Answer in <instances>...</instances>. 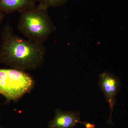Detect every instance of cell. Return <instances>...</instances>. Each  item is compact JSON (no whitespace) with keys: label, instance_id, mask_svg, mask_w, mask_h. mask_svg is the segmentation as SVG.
<instances>
[{"label":"cell","instance_id":"277c9868","mask_svg":"<svg viewBox=\"0 0 128 128\" xmlns=\"http://www.w3.org/2000/svg\"><path fill=\"white\" fill-rule=\"evenodd\" d=\"M98 86L104 94L106 102L110 108V116L107 123L114 125L112 121V114L116 102V97L121 87L120 79L117 76L108 71H104L99 74Z\"/></svg>","mask_w":128,"mask_h":128},{"label":"cell","instance_id":"5b68a950","mask_svg":"<svg viewBox=\"0 0 128 128\" xmlns=\"http://www.w3.org/2000/svg\"><path fill=\"white\" fill-rule=\"evenodd\" d=\"M79 111H66L57 108L52 119L48 122V128H73L78 124H82Z\"/></svg>","mask_w":128,"mask_h":128},{"label":"cell","instance_id":"8992f818","mask_svg":"<svg viewBox=\"0 0 128 128\" xmlns=\"http://www.w3.org/2000/svg\"><path fill=\"white\" fill-rule=\"evenodd\" d=\"M37 0H0V10L4 14L19 12L35 5Z\"/></svg>","mask_w":128,"mask_h":128},{"label":"cell","instance_id":"30bf717a","mask_svg":"<svg viewBox=\"0 0 128 128\" xmlns=\"http://www.w3.org/2000/svg\"><path fill=\"white\" fill-rule=\"evenodd\" d=\"M0 128H5V127H4V126H2V125H1V124H0Z\"/></svg>","mask_w":128,"mask_h":128},{"label":"cell","instance_id":"52a82bcc","mask_svg":"<svg viewBox=\"0 0 128 128\" xmlns=\"http://www.w3.org/2000/svg\"><path fill=\"white\" fill-rule=\"evenodd\" d=\"M70 0H37L39 4L48 9L50 8H57L63 6Z\"/></svg>","mask_w":128,"mask_h":128},{"label":"cell","instance_id":"7a4b0ae2","mask_svg":"<svg viewBox=\"0 0 128 128\" xmlns=\"http://www.w3.org/2000/svg\"><path fill=\"white\" fill-rule=\"evenodd\" d=\"M19 13L18 30L30 41L44 44L57 30L49 15L48 9L39 4Z\"/></svg>","mask_w":128,"mask_h":128},{"label":"cell","instance_id":"3957f363","mask_svg":"<svg viewBox=\"0 0 128 128\" xmlns=\"http://www.w3.org/2000/svg\"><path fill=\"white\" fill-rule=\"evenodd\" d=\"M35 82L25 71L16 69H0V94L6 102L17 101L32 90Z\"/></svg>","mask_w":128,"mask_h":128},{"label":"cell","instance_id":"ba28073f","mask_svg":"<svg viewBox=\"0 0 128 128\" xmlns=\"http://www.w3.org/2000/svg\"><path fill=\"white\" fill-rule=\"evenodd\" d=\"M82 124L86 128H96V126L94 124L87 121H83Z\"/></svg>","mask_w":128,"mask_h":128},{"label":"cell","instance_id":"6da1fadb","mask_svg":"<svg viewBox=\"0 0 128 128\" xmlns=\"http://www.w3.org/2000/svg\"><path fill=\"white\" fill-rule=\"evenodd\" d=\"M0 47V63L12 68L34 70L43 64L46 50L43 44L34 42L14 34L8 23L3 27Z\"/></svg>","mask_w":128,"mask_h":128},{"label":"cell","instance_id":"9c48e42d","mask_svg":"<svg viewBox=\"0 0 128 128\" xmlns=\"http://www.w3.org/2000/svg\"><path fill=\"white\" fill-rule=\"evenodd\" d=\"M4 13L0 10V25L2 23L4 18Z\"/></svg>","mask_w":128,"mask_h":128}]
</instances>
